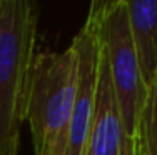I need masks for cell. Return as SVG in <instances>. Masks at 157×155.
I'll return each instance as SVG.
<instances>
[{"label":"cell","instance_id":"cell-8","mask_svg":"<svg viewBox=\"0 0 157 155\" xmlns=\"http://www.w3.org/2000/svg\"><path fill=\"white\" fill-rule=\"evenodd\" d=\"M121 155H139V145H137L136 140L132 138H127L124 149H122Z\"/></svg>","mask_w":157,"mask_h":155},{"label":"cell","instance_id":"cell-5","mask_svg":"<svg viewBox=\"0 0 157 155\" xmlns=\"http://www.w3.org/2000/svg\"><path fill=\"white\" fill-rule=\"evenodd\" d=\"M127 138L129 137L124 132L121 109H119L117 95H115V88L110 77L107 52L102 40L95 109L85 155H121Z\"/></svg>","mask_w":157,"mask_h":155},{"label":"cell","instance_id":"cell-3","mask_svg":"<svg viewBox=\"0 0 157 155\" xmlns=\"http://www.w3.org/2000/svg\"><path fill=\"white\" fill-rule=\"evenodd\" d=\"M104 47L107 52L112 83L117 95L124 132L129 138L139 142V125L145 85L142 82L139 60L129 25L127 2H102L100 20Z\"/></svg>","mask_w":157,"mask_h":155},{"label":"cell","instance_id":"cell-9","mask_svg":"<svg viewBox=\"0 0 157 155\" xmlns=\"http://www.w3.org/2000/svg\"><path fill=\"white\" fill-rule=\"evenodd\" d=\"M18 143H20V142H15V143H13L12 149H10L5 155H18Z\"/></svg>","mask_w":157,"mask_h":155},{"label":"cell","instance_id":"cell-1","mask_svg":"<svg viewBox=\"0 0 157 155\" xmlns=\"http://www.w3.org/2000/svg\"><path fill=\"white\" fill-rule=\"evenodd\" d=\"M39 12L27 0H0V155L20 142L33 65Z\"/></svg>","mask_w":157,"mask_h":155},{"label":"cell","instance_id":"cell-7","mask_svg":"<svg viewBox=\"0 0 157 155\" xmlns=\"http://www.w3.org/2000/svg\"><path fill=\"white\" fill-rule=\"evenodd\" d=\"M139 145L142 155H157V77L145 90L139 125Z\"/></svg>","mask_w":157,"mask_h":155},{"label":"cell","instance_id":"cell-4","mask_svg":"<svg viewBox=\"0 0 157 155\" xmlns=\"http://www.w3.org/2000/svg\"><path fill=\"white\" fill-rule=\"evenodd\" d=\"M100 20H102V2H92L84 25L74 37V43L77 45L78 52V79L72 119L67 134L65 155H85L87 150L95 109L100 54H102Z\"/></svg>","mask_w":157,"mask_h":155},{"label":"cell","instance_id":"cell-10","mask_svg":"<svg viewBox=\"0 0 157 155\" xmlns=\"http://www.w3.org/2000/svg\"><path fill=\"white\" fill-rule=\"evenodd\" d=\"M139 155H142V150H140V145H139Z\"/></svg>","mask_w":157,"mask_h":155},{"label":"cell","instance_id":"cell-2","mask_svg":"<svg viewBox=\"0 0 157 155\" xmlns=\"http://www.w3.org/2000/svg\"><path fill=\"white\" fill-rule=\"evenodd\" d=\"M78 79V52H39L27 100V120L35 155H65Z\"/></svg>","mask_w":157,"mask_h":155},{"label":"cell","instance_id":"cell-6","mask_svg":"<svg viewBox=\"0 0 157 155\" xmlns=\"http://www.w3.org/2000/svg\"><path fill=\"white\" fill-rule=\"evenodd\" d=\"M125 2L142 82L147 90L157 77V0Z\"/></svg>","mask_w":157,"mask_h":155},{"label":"cell","instance_id":"cell-11","mask_svg":"<svg viewBox=\"0 0 157 155\" xmlns=\"http://www.w3.org/2000/svg\"><path fill=\"white\" fill-rule=\"evenodd\" d=\"M137 145H139V142H137Z\"/></svg>","mask_w":157,"mask_h":155}]
</instances>
